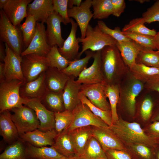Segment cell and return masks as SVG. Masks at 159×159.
<instances>
[{
    "label": "cell",
    "mask_w": 159,
    "mask_h": 159,
    "mask_svg": "<svg viewBox=\"0 0 159 159\" xmlns=\"http://www.w3.org/2000/svg\"><path fill=\"white\" fill-rule=\"evenodd\" d=\"M145 84L135 78L130 72L119 84L120 97L117 107L118 117L133 122L136 100Z\"/></svg>",
    "instance_id": "6da1fadb"
},
{
    "label": "cell",
    "mask_w": 159,
    "mask_h": 159,
    "mask_svg": "<svg viewBox=\"0 0 159 159\" xmlns=\"http://www.w3.org/2000/svg\"><path fill=\"white\" fill-rule=\"evenodd\" d=\"M101 64L104 82L108 84H119L130 72L116 45L106 46L101 50Z\"/></svg>",
    "instance_id": "7a4b0ae2"
},
{
    "label": "cell",
    "mask_w": 159,
    "mask_h": 159,
    "mask_svg": "<svg viewBox=\"0 0 159 159\" xmlns=\"http://www.w3.org/2000/svg\"><path fill=\"white\" fill-rule=\"evenodd\" d=\"M109 128L126 146L136 144H143L154 147L158 144L147 135L138 123L129 122L119 117L118 120Z\"/></svg>",
    "instance_id": "3957f363"
},
{
    "label": "cell",
    "mask_w": 159,
    "mask_h": 159,
    "mask_svg": "<svg viewBox=\"0 0 159 159\" xmlns=\"http://www.w3.org/2000/svg\"><path fill=\"white\" fill-rule=\"evenodd\" d=\"M79 42L82 45L79 58L88 49L96 52L101 50L107 46L115 45L117 41L110 36L103 32L97 25L93 27L90 24L88 26L84 38L78 37Z\"/></svg>",
    "instance_id": "277c9868"
},
{
    "label": "cell",
    "mask_w": 159,
    "mask_h": 159,
    "mask_svg": "<svg viewBox=\"0 0 159 159\" xmlns=\"http://www.w3.org/2000/svg\"><path fill=\"white\" fill-rule=\"evenodd\" d=\"M0 38L17 54L21 56L24 46L22 32L19 26L14 25L3 10L0 11Z\"/></svg>",
    "instance_id": "5b68a950"
},
{
    "label": "cell",
    "mask_w": 159,
    "mask_h": 159,
    "mask_svg": "<svg viewBox=\"0 0 159 159\" xmlns=\"http://www.w3.org/2000/svg\"><path fill=\"white\" fill-rule=\"evenodd\" d=\"M24 82L18 80L6 81L0 84V112L20 107L26 100L20 95L21 86Z\"/></svg>",
    "instance_id": "8992f818"
},
{
    "label": "cell",
    "mask_w": 159,
    "mask_h": 159,
    "mask_svg": "<svg viewBox=\"0 0 159 159\" xmlns=\"http://www.w3.org/2000/svg\"><path fill=\"white\" fill-rule=\"evenodd\" d=\"M12 119L17 129L19 136L34 131L39 128L40 123L34 111L25 105L11 110Z\"/></svg>",
    "instance_id": "52a82bcc"
},
{
    "label": "cell",
    "mask_w": 159,
    "mask_h": 159,
    "mask_svg": "<svg viewBox=\"0 0 159 159\" xmlns=\"http://www.w3.org/2000/svg\"><path fill=\"white\" fill-rule=\"evenodd\" d=\"M21 57V67L24 82L35 80L49 67L46 57L36 54H29Z\"/></svg>",
    "instance_id": "ba28073f"
},
{
    "label": "cell",
    "mask_w": 159,
    "mask_h": 159,
    "mask_svg": "<svg viewBox=\"0 0 159 159\" xmlns=\"http://www.w3.org/2000/svg\"><path fill=\"white\" fill-rule=\"evenodd\" d=\"M73 117L67 129L69 131L77 128L87 126L108 127L109 126L100 118L94 115L88 107L81 102L72 111Z\"/></svg>",
    "instance_id": "9c48e42d"
},
{
    "label": "cell",
    "mask_w": 159,
    "mask_h": 159,
    "mask_svg": "<svg viewBox=\"0 0 159 159\" xmlns=\"http://www.w3.org/2000/svg\"><path fill=\"white\" fill-rule=\"evenodd\" d=\"M137 97L134 121L143 127L151 122L157 99L146 93Z\"/></svg>",
    "instance_id": "30bf717a"
},
{
    "label": "cell",
    "mask_w": 159,
    "mask_h": 159,
    "mask_svg": "<svg viewBox=\"0 0 159 159\" xmlns=\"http://www.w3.org/2000/svg\"><path fill=\"white\" fill-rule=\"evenodd\" d=\"M6 56L4 60L5 81L18 80L24 82L21 62L22 57L15 52L4 43Z\"/></svg>",
    "instance_id": "8fae6325"
},
{
    "label": "cell",
    "mask_w": 159,
    "mask_h": 159,
    "mask_svg": "<svg viewBox=\"0 0 159 159\" xmlns=\"http://www.w3.org/2000/svg\"><path fill=\"white\" fill-rule=\"evenodd\" d=\"M104 82L89 84H82L80 92L94 105L105 110H111L104 88Z\"/></svg>",
    "instance_id": "7c38bea8"
},
{
    "label": "cell",
    "mask_w": 159,
    "mask_h": 159,
    "mask_svg": "<svg viewBox=\"0 0 159 159\" xmlns=\"http://www.w3.org/2000/svg\"><path fill=\"white\" fill-rule=\"evenodd\" d=\"M46 30L44 23L37 22L35 35L29 46L22 53L21 57L31 54L46 57L51 47L47 42Z\"/></svg>",
    "instance_id": "4fadbf2b"
},
{
    "label": "cell",
    "mask_w": 159,
    "mask_h": 159,
    "mask_svg": "<svg viewBox=\"0 0 159 159\" xmlns=\"http://www.w3.org/2000/svg\"><path fill=\"white\" fill-rule=\"evenodd\" d=\"M24 105L33 109L35 112L40 123L38 129L45 132L55 129V113L47 109L36 100H26Z\"/></svg>",
    "instance_id": "5bb4252c"
},
{
    "label": "cell",
    "mask_w": 159,
    "mask_h": 159,
    "mask_svg": "<svg viewBox=\"0 0 159 159\" xmlns=\"http://www.w3.org/2000/svg\"><path fill=\"white\" fill-rule=\"evenodd\" d=\"M47 91L45 84V72L35 80L24 82L20 89V96L25 100L41 101Z\"/></svg>",
    "instance_id": "9a60e30c"
},
{
    "label": "cell",
    "mask_w": 159,
    "mask_h": 159,
    "mask_svg": "<svg viewBox=\"0 0 159 159\" xmlns=\"http://www.w3.org/2000/svg\"><path fill=\"white\" fill-rule=\"evenodd\" d=\"M92 136L99 142L105 151L110 149L126 150V147L108 127L92 126Z\"/></svg>",
    "instance_id": "2e32d148"
},
{
    "label": "cell",
    "mask_w": 159,
    "mask_h": 159,
    "mask_svg": "<svg viewBox=\"0 0 159 159\" xmlns=\"http://www.w3.org/2000/svg\"><path fill=\"white\" fill-rule=\"evenodd\" d=\"M92 1L85 0L82 2L80 6H73L68 10L69 17L75 19L79 27L81 33L80 38L82 39L85 37L87 27L93 17V13L90 9L92 6Z\"/></svg>",
    "instance_id": "e0dca14e"
},
{
    "label": "cell",
    "mask_w": 159,
    "mask_h": 159,
    "mask_svg": "<svg viewBox=\"0 0 159 159\" xmlns=\"http://www.w3.org/2000/svg\"><path fill=\"white\" fill-rule=\"evenodd\" d=\"M101 50L95 52L92 57L94 61L92 64L81 73L76 80L77 82L89 84L104 82L101 68Z\"/></svg>",
    "instance_id": "ac0fdd59"
},
{
    "label": "cell",
    "mask_w": 159,
    "mask_h": 159,
    "mask_svg": "<svg viewBox=\"0 0 159 159\" xmlns=\"http://www.w3.org/2000/svg\"><path fill=\"white\" fill-rule=\"evenodd\" d=\"M61 23H63L62 18L54 11L47 19L46 35L47 42L51 47L57 45L61 48L63 45L64 40L61 34Z\"/></svg>",
    "instance_id": "d6986e66"
},
{
    "label": "cell",
    "mask_w": 159,
    "mask_h": 159,
    "mask_svg": "<svg viewBox=\"0 0 159 159\" xmlns=\"http://www.w3.org/2000/svg\"><path fill=\"white\" fill-rule=\"evenodd\" d=\"M57 134L55 129L43 132L38 129L23 134L20 138L24 143L34 146L41 147L54 145Z\"/></svg>",
    "instance_id": "ffe728a7"
},
{
    "label": "cell",
    "mask_w": 159,
    "mask_h": 159,
    "mask_svg": "<svg viewBox=\"0 0 159 159\" xmlns=\"http://www.w3.org/2000/svg\"><path fill=\"white\" fill-rule=\"evenodd\" d=\"M32 0H9L3 10L7 17L14 26H19L27 16V7Z\"/></svg>",
    "instance_id": "44dd1931"
},
{
    "label": "cell",
    "mask_w": 159,
    "mask_h": 159,
    "mask_svg": "<svg viewBox=\"0 0 159 159\" xmlns=\"http://www.w3.org/2000/svg\"><path fill=\"white\" fill-rule=\"evenodd\" d=\"M70 23L71 28L70 33L64 40L62 47L58 50L60 54L65 59L69 61L74 59H80L79 52V43L76 37L77 30L78 24L72 18H71Z\"/></svg>",
    "instance_id": "7402d4cb"
},
{
    "label": "cell",
    "mask_w": 159,
    "mask_h": 159,
    "mask_svg": "<svg viewBox=\"0 0 159 159\" xmlns=\"http://www.w3.org/2000/svg\"><path fill=\"white\" fill-rule=\"evenodd\" d=\"M54 11L52 0H34L28 4L27 9V16H32L37 22L44 24Z\"/></svg>",
    "instance_id": "603a6c76"
},
{
    "label": "cell",
    "mask_w": 159,
    "mask_h": 159,
    "mask_svg": "<svg viewBox=\"0 0 159 159\" xmlns=\"http://www.w3.org/2000/svg\"><path fill=\"white\" fill-rule=\"evenodd\" d=\"M69 76L63 91V98L65 110L72 111L81 102L79 98L82 84Z\"/></svg>",
    "instance_id": "cb8c5ba5"
},
{
    "label": "cell",
    "mask_w": 159,
    "mask_h": 159,
    "mask_svg": "<svg viewBox=\"0 0 159 159\" xmlns=\"http://www.w3.org/2000/svg\"><path fill=\"white\" fill-rule=\"evenodd\" d=\"M69 77L57 68L49 67L45 71L47 90L57 93L63 91Z\"/></svg>",
    "instance_id": "d4e9b609"
},
{
    "label": "cell",
    "mask_w": 159,
    "mask_h": 159,
    "mask_svg": "<svg viewBox=\"0 0 159 159\" xmlns=\"http://www.w3.org/2000/svg\"><path fill=\"white\" fill-rule=\"evenodd\" d=\"M0 113V135L5 141L11 144L19 138V134L9 110Z\"/></svg>",
    "instance_id": "484cf974"
},
{
    "label": "cell",
    "mask_w": 159,
    "mask_h": 159,
    "mask_svg": "<svg viewBox=\"0 0 159 159\" xmlns=\"http://www.w3.org/2000/svg\"><path fill=\"white\" fill-rule=\"evenodd\" d=\"M115 45L120 51L124 62L130 69L136 63L137 56L143 47L132 40L117 41Z\"/></svg>",
    "instance_id": "4316f807"
},
{
    "label": "cell",
    "mask_w": 159,
    "mask_h": 159,
    "mask_svg": "<svg viewBox=\"0 0 159 159\" xmlns=\"http://www.w3.org/2000/svg\"><path fill=\"white\" fill-rule=\"evenodd\" d=\"M69 131L74 147L75 156L79 157L89 140L92 136V126L80 127Z\"/></svg>",
    "instance_id": "83f0119b"
},
{
    "label": "cell",
    "mask_w": 159,
    "mask_h": 159,
    "mask_svg": "<svg viewBox=\"0 0 159 159\" xmlns=\"http://www.w3.org/2000/svg\"><path fill=\"white\" fill-rule=\"evenodd\" d=\"M28 158L30 159H69L60 154L53 146L37 147L27 143Z\"/></svg>",
    "instance_id": "f1b7e54d"
},
{
    "label": "cell",
    "mask_w": 159,
    "mask_h": 159,
    "mask_svg": "<svg viewBox=\"0 0 159 159\" xmlns=\"http://www.w3.org/2000/svg\"><path fill=\"white\" fill-rule=\"evenodd\" d=\"M52 146L60 154L68 158L75 156L74 145L67 129L57 135Z\"/></svg>",
    "instance_id": "f546056e"
},
{
    "label": "cell",
    "mask_w": 159,
    "mask_h": 159,
    "mask_svg": "<svg viewBox=\"0 0 159 159\" xmlns=\"http://www.w3.org/2000/svg\"><path fill=\"white\" fill-rule=\"evenodd\" d=\"M20 138L10 144L0 155V159H27L26 147Z\"/></svg>",
    "instance_id": "4dcf8cb0"
},
{
    "label": "cell",
    "mask_w": 159,
    "mask_h": 159,
    "mask_svg": "<svg viewBox=\"0 0 159 159\" xmlns=\"http://www.w3.org/2000/svg\"><path fill=\"white\" fill-rule=\"evenodd\" d=\"M41 102L47 109L54 113L62 112L65 110L63 91L57 93L47 90Z\"/></svg>",
    "instance_id": "1f68e13d"
},
{
    "label": "cell",
    "mask_w": 159,
    "mask_h": 159,
    "mask_svg": "<svg viewBox=\"0 0 159 159\" xmlns=\"http://www.w3.org/2000/svg\"><path fill=\"white\" fill-rule=\"evenodd\" d=\"M130 72L135 78L144 84L159 77V68L148 67L141 64L135 63Z\"/></svg>",
    "instance_id": "d6a6232c"
},
{
    "label": "cell",
    "mask_w": 159,
    "mask_h": 159,
    "mask_svg": "<svg viewBox=\"0 0 159 159\" xmlns=\"http://www.w3.org/2000/svg\"><path fill=\"white\" fill-rule=\"evenodd\" d=\"M85 52L86 56L84 57L71 61L68 66L62 71L68 76H73L75 78L78 77L87 68L88 62L92 58L95 52L87 50Z\"/></svg>",
    "instance_id": "836d02e7"
},
{
    "label": "cell",
    "mask_w": 159,
    "mask_h": 159,
    "mask_svg": "<svg viewBox=\"0 0 159 159\" xmlns=\"http://www.w3.org/2000/svg\"><path fill=\"white\" fill-rule=\"evenodd\" d=\"M103 83L104 92L109 101L113 124L119 119L117 107L120 97L119 84L110 85L104 82Z\"/></svg>",
    "instance_id": "e575fe53"
},
{
    "label": "cell",
    "mask_w": 159,
    "mask_h": 159,
    "mask_svg": "<svg viewBox=\"0 0 159 159\" xmlns=\"http://www.w3.org/2000/svg\"><path fill=\"white\" fill-rule=\"evenodd\" d=\"M79 157L82 159H107L105 152L98 141L93 136L89 140Z\"/></svg>",
    "instance_id": "d590c367"
},
{
    "label": "cell",
    "mask_w": 159,
    "mask_h": 159,
    "mask_svg": "<svg viewBox=\"0 0 159 159\" xmlns=\"http://www.w3.org/2000/svg\"><path fill=\"white\" fill-rule=\"evenodd\" d=\"M132 159H153L154 147L143 144H136L126 146Z\"/></svg>",
    "instance_id": "8d00e7d4"
},
{
    "label": "cell",
    "mask_w": 159,
    "mask_h": 159,
    "mask_svg": "<svg viewBox=\"0 0 159 159\" xmlns=\"http://www.w3.org/2000/svg\"><path fill=\"white\" fill-rule=\"evenodd\" d=\"M136 63L159 68V52L158 51L143 47L136 59Z\"/></svg>",
    "instance_id": "74e56055"
},
{
    "label": "cell",
    "mask_w": 159,
    "mask_h": 159,
    "mask_svg": "<svg viewBox=\"0 0 159 159\" xmlns=\"http://www.w3.org/2000/svg\"><path fill=\"white\" fill-rule=\"evenodd\" d=\"M145 23L142 17L134 19L124 26L122 31L155 36L157 33L156 30L148 28L144 25Z\"/></svg>",
    "instance_id": "f35d334b"
},
{
    "label": "cell",
    "mask_w": 159,
    "mask_h": 159,
    "mask_svg": "<svg viewBox=\"0 0 159 159\" xmlns=\"http://www.w3.org/2000/svg\"><path fill=\"white\" fill-rule=\"evenodd\" d=\"M93 18L100 20L108 18L112 14L111 0H92Z\"/></svg>",
    "instance_id": "ab89813d"
},
{
    "label": "cell",
    "mask_w": 159,
    "mask_h": 159,
    "mask_svg": "<svg viewBox=\"0 0 159 159\" xmlns=\"http://www.w3.org/2000/svg\"><path fill=\"white\" fill-rule=\"evenodd\" d=\"M37 22L33 16L29 15L26 18L24 22L19 26L22 34L24 45L26 48L29 46L35 35Z\"/></svg>",
    "instance_id": "60d3db41"
},
{
    "label": "cell",
    "mask_w": 159,
    "mask_h": 159,
    "mask_svg": "<svg viewBox=\"0 0 159 159\" xmlns=\"http://www.w3.org/2000/svg\"><path fill=\"white\" fill-rule=\"evenodd\" d=\"M58 47L57 45L51 47L46 57L48 60L49 67L56 68L62 71L68 66L70 61L60 54Z\"/></svg>",
    "instance_id": "b9f144b4"
},
{
    "label": "cell",
    "mask_w": 159,
    "mask_h": 159,
    "mask_svg": "<svg viewBox=\"0 0 159 159\" xmlns=\"http://www.w3.org/2000/svg\"><path fill=\"white\" fill-rule=\"evenodd\" d=\"M78 96L81 102L86 105L94 115L100 118L109 126L112 124L111 110H103L95 106L80 92Z\"/></svg>",
    "instance_id": "7bdbcfd3"
},
{
    "label": "cell",
    "mask_w": 159,
    "mask_h": 159,
    "mask_svg": "<svg viewBox=\"0 0 159 159\" xmlns=\"http://www.w3.org/2000/svg\"><path fill=\"white\" fill-rule=\"evenodd\" d=\"M73 117L72 111L65 110L55 113V130L57 135L67 129L71 124Z\"/></svg>",
    "instance_id": "ee69618b"
},
{
    "label": "cell",
    "mask_w": 159,
    "mask_h": 159,
    "mask_svg": "<svg viewBox=\"0 0 159 159\" xmlns=\"http://www.w3.org/2000/svg\"><path fill=\"white\" fill-rule=\"evenodd\" d=\"M122 32L126 37L142 46L154 50L156 49L154 36L136 33Z\"/></svg>",
    "instance_id": "f6af8a7d"
},
{
    "label": "cell",
    "mask_w": 159,
    "mask_h": 159,
    "mask_svg": "<svg viewBox=\"0 0 159 159\" xmlns=\"http://www.w3.org/2000/svg\"><path fill=\"white\" fill-rule=\"evenodd\" d=\"M97 25L103 32L112 37L117 42H121L131 40L123 34L120 27L118 26L116 27L114 29H110L101 20L97 21Z\"/></svg>",
    "instance_id": "bcb514c9"
},
{
    "label": "cell",
    "mask_w": 159,
    "mask_h": 159,
    "mask_svg": "<svg viewBox=\"0 0 159 159\" xmlns=\"http://www.w3.org/2000/svg\"><path fill=\"white\" fill-rule=\"evenodd\" d=\"M68 0H52L54 11L61 17L65 25L70 23L71 18L68 14Z\"/></svg>",
    "instance_id": "7dc6e473"
},
{
    "label": "cell",
    "mask_w": 159,
    "mask_h": 159,
    "mask_svg": "<svg viewBox=\"0 0 159 159\" xmlns=\"http://www.w3.org/2000/svg\"><path fill=\"white\" fill-rule=\"evenodd\" d=\"M142 17L145 23L150 24L156 21L159 22V0H157L143 13Z\"/></svg>",
    "instance_id": "c3c4849f"
},
{
    "label": "cell",
    "mask_w": 159,
    "mask_h": 159,
    "mask_svg": "<svg viewBox=\"0 0 159 159\" xmlns=\"http://www.w3.org/2000/svg\"><path fill=\"white\" fill-rule=\"evenodd\" d=\"M145 134L159 144V121H154L142 127Z\"/></svg>",
    "instance_id": "681fc988"
},
{
    "label": "cell",
    "mask_w": 159,
    "mask_h": 159,
    "mask_svg": "<svg viewBox=\"0 0 159 159\" xmlns=\"http://www.w3.org/2000/svg\"><path fill=\"white\" fill-rule=\"evenodd\" d=\"M105 152L107 159H132L126 150L110 149Z\"/></svg>",
    "instance_id": "f907efd6"
},
{
    "label": "cell",
    "mask_w": 159,
    "mask_h": 159,
    "mask_svg": "<svg viewBox=\"0 0 159 159\" xmlns=\"http://www.w3.org/2000/svg\"><path fill=\"white\" fill-rule=\"evenodd\" d=\"M112 6V14L116 17L120 16L124 11L126 4L124 0H111Z\"/></svg>",
    "instance_id": "816d5d0a"
},
{
    "label": "cell",
    "mask_w": 159,
    "mask_h": 159,
    "mask_svg": "<svg viewBox=\"0 0 159 159\" xmlns=\"http://www.w3.org/2000/svg\"><path fill=\"white\" fill-rule=\"evenodd\" d=\"M144 88L148 91H155L159 93V77L153 79L145 84Z\"/></svg>",
    "instance_id": "f5cc1de1"
},
{
    "label": "cell",
    "mask_w": 159,
    "mask_h": 159,
    "mask_svg": "<svg viewBox=\"0 0 159 159\" xmlns=\"http://www.w3.org/2000/svg\"><path fill=\"white\" fill-rule=\"evenodd\" d=\"M159 121V97L157 98L151 122Z\"/></svg>",
    "instance_id": "db71d44e"
},
{
    "label": "cell",
    "mask_w": 159,
    "mask_h": 159,
    "mask_svg": "<svg viewBox=\"0 0 159 159\" xmlns=\"http://www.w3.org/2000/svg\"><path fill=\"white\" fill-rule=\"evenodd\" d=\"M82 2V0H68V9H70L73 6L79 7L80 6Z\"/></svg>",
    "instance_id": "11a10c76"
},
{
    "label": "cell",
    "mask_w": 159,
    "mask_h": 159,
    "mask_svg": "<svg viewBox=\"0 0 159 159\" xmlns=\"http://www.w3.org/2000/svg\"><path fill=\"white\" fill-rule=\"evenodd\" d=\"M6 56L5 47L2 42L0 41V60L4 62Z\"/></svg>",
    "instance_id": "9f6ffc18"
},
{
    "label": "cell",
    "mask_w": 159,
    "mask_h": 159,
    "mask_svg": "<svg viewBox=\"0 0 159 159\" xmlns=\"http://www.w3.org/2000/svg\"><path fill=\"white\" fill-rule=\"evenodd\" d=\"M5 81L4 63L0 62V82Z\"/></svg>",
    "instance_id": "6f0895ef"
},
{
    "label": "cell",
    "mask_w": 159,
    "mask_h": 159,
    "mask_svg": "<svg viewBox=\"0 0 159 159\" xmlns=\"http://www.w3.org/2000/svg\"><path fill=\"white\" fill-rule=\"evenodd\" d=\"M159 159V144L154 147V159Z\"/></svg>",
    "instance_id": "680465c9"
},
{
    "label": "cell",
    "mask_w": 159,
    "mask_h": 159,
    "mask_svg": "<svg viewBox=\"0 0 159 159\" xmlns=\"http://www.w3.org/2000/svg\"><path fill=\"white\" fill-rule=\"evenodd\" d=\"M154 39L156 49L159 50V31L154 36Z\"/></svg>",
    "instance_id": "91938a15"
},
{
    "label": "cell",
    "mask_w": 159,
    "mask_h": 159,
    "mask_svg": "<svg viewBox=\"0 0 159 159\" xmlns=\"http://www.w3.org/2000/svg\"><path fill=\"white\" fill-rule=\"evenodd\" d=\"M9 0H0V9L3 10L8 3Z\"/></svg>",
    "instance_id": "94428289"
},
{
    "label": "cell",
    "mask_w": 159,
    "mask_h": 159,
    "mask_svg": "<svg viewBox=\"0 0 159 159\" xmlns=\"http://www.w3.org/2000/svg\"><path fill=\"white\" fill-rule=\"evenodd\" d=\"M138 2L140 4H143L146 2H148L150 1V0H134Z\"/></svg>",
    "instance_id": "6125c7cd"
},
{
    "label": "cell",
    "mask_w": 159,
    "mask_h": 159,
    "mask_svg": "<svg viewBox=\"0 0 159 159\" xmlns=\"http://www.w3.org/2000/svg\"><path fill=\"white\" fill-rule=\"evenodd\" d=\"M69 159H82L79 157L74 156L72 158H69Z\"/></svg>",
    "instance_id": "be15d7a7"
},
{
    "label": "cell",
    "mask_w": 159,
    "mask_h": 159,
    "mask_svg": "<svg viewBox=\"0 0 159 159\" xmlns=\"http://www.w3.org/2000/svg\"><path fill=\"white\" fill-rule=\"evenodd\" d=\"M158 52H159V50H158Z\"/></svg>",
    "instance_id": "e7e4bbea"
}]
</instances>
